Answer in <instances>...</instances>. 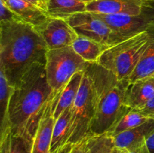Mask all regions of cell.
Here are the masks:
<instances>
[{"mask_svg":"<svg viewBox=\"0 0 154 153\" xmlns=\"http://www.w3.org/2000/svg\"><path fill=\"white\" fill-rule=\"evenodd\" d=\"M147 30L150 34L148 46L128 82L150 77L154 74V24Z\"/></svg>","mask_w":154,"mask_h":153,"instance_id":"ac0fdd59","label":"cell"},{"mask_svg":"<svg viewBox=\"0 0 154 153\" xmlns=\"http://www.w3.org/2000/svg\"><path fill=\"white\" fill-rule=\"evenodd\" d=\"M84 74V71H80L75 74L61 94L56 95V101L54 106V116L55 119H57L68 107L73 106L81 87Z\"/></svg>","mask_w":154,"mask_h":153,"instance_id":"9a60e30c","label":"cell"},{"mask_svg":"<svg viewBox=\"0 0 154 153\" xmlns=\"http://www.w3.org/2000/svg\"><path fill=\"white\" fill-rule=\"evenodd\" d=\"M85 71L91 78L95 92V114L90 134H102L131 110L124 104L128 81L119 80L112 72L98 63H90Z\"/></svg>","mask_w":154,"mask_h":153,"instance_id":"3957f363","label":"cell"},{"mask_svg":"<svg viewBox=\"0 0 154 153\" xmlns=\"http://www.w3.org/2000/svg\"><path fill=\"white\" fill-rule=\"evenodd\" d=\"M48 48L39 32L23 21L0 22V70L14 87L35 64H46Z\"/></svg>","mask_w":154,"mask_h":153,"instance_id":"7a4b0ae2","label":"cell"},{"mask_svg":"<svg viewBox=\"0 0 154 153\" xmlns=\"http://www.w3.org/2000/svg\"><path fill=\"white\" fill-rule=\"evenodd\" d=\"M119 153H150L149 151L148 148H147L146 142L143 143L142 145L136 147L132 149L127 150V151H120L119 150Z\"/></svg>","mask_w":154,"mask_h":153,"instance_id":"4316f807","label":"cell"},{"mask_svg":"<svg viewBox=\"0 0 154 153\" xmlns=\"http://www.w3.org/2000/svg\"><path fill=\"white\" fill-rule=\"evenodd\" d=\"M147 120L148 118L141 115L138 111L131 109L114 123L111 128L107 131V134L113 137L125 130L143 124Z\"/></svg>","mask_w":154,"mask_h":153,"instance_id":"44dd1931","label":"cell"},{"mask_svg":"<svg viewBox=\"0 0 154 153\" xmlns=\"http://www.w3.org/2000/svg\"><path fill=\"white\" fill-rule=\"evenodd\" d=\"M32 140L13 134L8 128L0 134V153H31Z\"/></svg>","mask_w":154,"mask_h":153,"instance_id":"ffe728a7","label":"cell"},{"mask_svg":"<svg viewBox=\"0 0 154 153\" xmlns=\"http://www.w3.org/2000/svg\"><path fill=\"white\" fill-rule=\"evenodd\" d=\"M153 96L154 84L150 77L128 82L125 89L124 104L130 109L138 110Z\"/></svg>","mask_w":154,"mask_h":153,"instance_id":"7c38bea8","label":"cell"},{"mask_svg":"<svg viewBox=\"0 0 154 153\" xmlns=\"http://www.w3.org/2000/svg\"><path fill=\"white\" fill-rule=\"evenodd\" d=\"M66 20L78 35L96 40L108 49L129 38L116 32L91 12L75 14Z\"/></svg>","mask_w":154,"mask_h":153,"instance_id":"52a82bcc","label":"cell"},{"mask_svg":"<svg viewBox=\"0 0 154 153\" xmlns=\"http://www.w3.org/2000/svg\"><path fill=\"white\" fill-rule=\"evenodd\" d=\"M73 106L68 107L57 119L53 130L51 153L55 152L60 148L69 143Z\"/></svg>","mask_w":154,"mask_h":153,"instance_id":"2e32d148","label":"cell"},{"mask_svg":"<svg viewBox=\"0 0 154 153\" xmlns=\"http://www.w3.org/2000/svg\"><path fill=\"white\" fill-rule=\"evenodd\" d=\"M56 95L50 100L44 112L35 135L33 138L31 153H51L55 118L54 116V106Z\"/></svg>","mask_w":154,"mask_h":153,"instance_id":"8fae6325","label":"cell"},{"mask_svg":"<svg viewBox=\"0 0 154 153\" xmlns=\"http://www.w3.org/2000/svg\"><path fill=\"white\" fill-rule=\"evenodd\" d=\"M154 130V120L148 119L143 124L113 136L114 145L120 151L132 149L145 142L146 137Z\"/></svg>","mask_w":154,"mask_h":153,"instance_id":"4fadbf2b","label":"cell"},{"mask_svg":"<svg viewBox=\"0 0 154 153\" xmlns=\"http://www.w3.org/2000/svg\"><path fill=\"white\" fill-rule=\"evenodd\" d=\"M90 63L78 56L72 46L48 50L45 70L48 82L56 94H60L72 76L85 71Z\"/></svg>","mask_w":154,"mask_h":153,"instance_id":"5b68a950","label":"cell"},{"mask_svg":"<svg viewBox=\"0 0 154 153\" xmlns=\"http://www.w3.org/2000/svg\"><path fill=\"white\" fill-rule=\"evenodd\" d=\"M21 1L26 2L36 5L37 7L43 9L46 11V5H45V0H21Z\"/></svg>","mask_w":154,"mask_h":153,"instance_id":"f1b7e54d","label":"cell"},{"mask_svg":"<svg viewBox=\"0 0 154 153\" xmlns=\"http://www.w3.org/2000/svg\"><path fill=\"white\" fill-rule=\"evenodd\" d=\"M150 77L151 78L152 81H153V84H154V75H153V76H150Z\"/></svg>","mask_w":154,"mask_h":153,"instance_id":"1f68e13d","label":"cell"},{"mask_svg":"<svg viewBox=\"0 0 154 153\" xmlns=\"http://www.w3.org/2000/svg\"><path fill=\"white\" fill-rule=\"evenodd\" d=\"M73 145L74 144L72 143H67L64 146L60 148V149H58L54 153H70L71 150H72V147H73Z\"/></svg>","mask_w":154,"mask_h":153,"instance_id":"f546056e","label":"cell"},{"mask_svg":"<svg viewBox=\"0 0 154 153\" xmlns=\"http://www.w3.org/2000/svg\"><path fill=\"white\" fill-rule=\"evenodd\" d=\"M81 1H82L83 2L86 3V4H89V3L93 2H96V1H99V0H81Z\"/></svg>","mask_w":154,"mask_h":153,"instance_id":"4dcf8cb0","label":"cell"},{"mask_svg":"<svg viewBox=\"0 0 154 153\" xmlns=\"http://www.w3.org/2000/svg\"><path fill=\"white\" fill-rule=\"evenodd\" d=\"M152 0H99L87 4V11L104 14L136 15Z\"/></svg>","mask_w":154,"mask_h":153,"instance_id":"30bf717a","label":"cell"},{"mask_svg":"<svg viewBox=\"0 0 154 153\" xmlns=\"http://www.w3.org/2000/svg\"><path fill=\"white\" fill-rule=\"evenodd\" d=\"M2 1L4 2H5V3H6V2H8V0H2Z\"/></svg>","mask_w":154,"mask_h":153,"instance_id":"d6a6232c","label":"cell"},{"mask_svg":"<svg viewBox=\"0 0 154 153\" xmlns=\"http://www.w3.org/2000/svg\"><path fill=\"white\" fill-rule=\"evenodd\" d=\"M55 95L48 82L45 64H33L11 95L8 122L11 133L33 141L44 112Z\"/></svg>","mask_w":154,"mask_h":153,"instance_id":"6da1fadb","label":"cell"},{"mask_svg":"<svg viewBox=\"0 0 154 153\" xmlns=\"http://www.w3.org/2000/svg\"><path fill=\"white\" fill-rule=\"evenodd\" d=\"M94 14L114 31L127 38L145 32L154 24V1H150L139 14Z\"/></svg>","mask_w":154,"mask_h":153,"instance_id":"ba28073f","label":"cell"},{"mask_svg":"<svg viewBox=\"0 0 154 153\" xmlns=\"http://www.w3.org/2000/svg\"><path fill=\"white\" fill-rule=\"evenodd\" d=\"M153 75H154V74H153Z\"/></svg>","mask_w":154,"mask_h":153,"instance_id":"e575fe53","label":"cell"},{"mask_svg":"<svg viewBox=\"0 0 154 153\" xmlns=\"http://www.w3.org/2000/svg\"><path fill=\"white\" fill-rule=\"evenodd\" d=\"M2 21H22V20L5 4V2L0 0V22Z\"/></svg>","mask_w":154,"mask_h":153,"instance_id":"cb8c5ba5","label":"cell"},{"mask_svg":"<svg viewBox=\"0 0 154 153\" xmlns=\"http://www.w3.org/2000/svg\"><path fill=\"white\" fill-rule=\"evenodd\" d=\"M138 111L140 113L148 119L154 120V96L150 99L144 106L138 110H135Z\"/></svg>","mask_w":154,"mask_h":153,"instance_id":"d4e9b609","label":"cell"},{"mask_svg":"<svg viewBox=\"0 0 154 153\" xmlns=\"http://www.w3.org/2000/svg\"><path fill=\"white\" fill-rule=\"evenodd\" d=\"M95 114V92L90 75L84 71L78 96L73 104L69 143L75 144L91 135Z\"/></svg>","mask_w":154,"mask_h":153,"instance_id":"8992f818","label":"cell"},{"mask_svg":"<svg viewBox=\"0 0 154 153\" xmlns=\"http://www.w3.org/2000/svg\"><path fill=\"white\" fill-rule=\"evenodd\" d=\"M145 142L150 152L154 153V130L146 137Z\"/></svg>","mask_w":154,"mask_h":153,"instance_id":"83f0119b","label":"cell"},{"mask_svg":"<svg viewBox=\"0 0 154 153\" xmlns=\"http://www.w3.org/2000/svg\"><path fill=\"white\" fill-rule=\"evenodd\" d=\"M49 16L67 19L78 13L87 11V4L81 0H45Z\"/></svg>","mask_w":154,"mask_h":153,"instance_id":"e0dca14e","label":"cell"},{"mask_svg":"<svg viewBox=\"0 0 154 153\" xmlns=\"http://www.w3.org/2000/svg\"><path fill=\"white\" fill-rule=\"evenodd\" d=\"M89 153H119L114 139L107 133L87 136Z\"/></svg>","mask_w":154,"mask_h":153,"instance_id":"603a6c76","label":"cell"},{"mask_svg":"<svg viewBox=\"0 0 154 153\" xmlns=\"http://www.w3.org/2000/svg\"><path fill=\"white\" fill-rule=\"evenodd\" d=\"M24 22L38 28L49 19L45 10L32 4L21 0H8L5 3Z\"/></svg>","mask_w":154,"mask_h":153,"instance_id":"5bb4252c","label":"cell"},{"mask_svg":"<svg viewBox=\"0 0 154 153\" xmlns=\"http://www.w3.org/2000/svg\"><path fill=\"white\" fill-rule=\"evenodd\" d=\"M70 153H89L87 146V136L73 145Z\"/></svg>","mask_w":154,"mask_h":153,"instance_id":"484cf974","label":"cell"},{"mask_svg":"<svg viewBox=\"0 0 154 153\" xmlns=\"http://www.w3.org/2000/svg\"><path fill=\"white\" fill-rule=\"evenodd\" d=\"M36 29L45 40L48 50L72 46L78 36L66 20L61 18L50 16L45 23Z\"/></svg>","mask_w":154,"mask_h":153,"instance_id":"9c48e42d","label":"cell"},{"mask_svg":"<svg viewBox=\"0 0 154 153\" xmlns=\"http://www.w3.org/2000/svg\"><path fill=\"white\" fill-rule=\"evenodd\" d=\"M153 1H154V0H153Z\"/></svg>","mask_w":154,"mask_h":153,"instance_id":"836d02e7","label":"cell"},{"mask_svg":"<svg viewBox=\"0 0 154 153\" xmlns=\"http://www.w3.org/2000/svg\"><path fill=\"white\" fill-rule=\"evenodd\" d=\"M72 46L78 56L89 63H97L102 53L108 49L96 40L81 35L78 36Z\"/></svg>","mask_w":154,"mask_h":153,"instance_id":"d6986e66","label":"cell"},{"mask_svg":"<svg viewBox=\"0 0 154 153\" xmlns=\"http://www.w3.org/2000/svg\"><path fill=\"white\" fill-rule=\"evenodd\" d=\"M13 88L4 72L0 70V134L10 128L8 122V111Z\"/></svg>","mask_w":154,"mask_h":153,"instance_id":"7402d4cb","label":"cell"},{"mask_svg":"<svg viewBox=\"0 0 154 153\" xmlns=\"http://www.w3.org/2000/svg\"><path fill=\"white\" fill-rule=\"evenodd\" d=\"M150 40L148 30L107 49L98 64L112 72L119 80H127L141 60Z\"/></svg>","mask_w":154,"mask_h":153,"instance_id":"277c9868","label":"cell"}]
</instances>
